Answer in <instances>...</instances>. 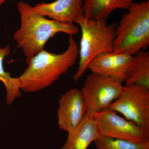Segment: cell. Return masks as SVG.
I'll list each match as a JSON object with an SVG mask.
<instances>
[{
	"label": "cell",
	"mask_w": 149,
	"mask_h": 149,
	"mask_svg": "<svg viewBox=\"0 0 149 149\" xmlns=\"http://www.w3.org/2000/svg\"><path fill=\"white\" fill-rule=\"evenodd\" d=\"M68 43L63 53L57 54L44 49L26 59L28 67L18 77L21 91L27 93L42 91L58 80L75 64L79 55L78 46L72 36H70Z\"/></svg>",
	"instance_id": "6da1fadb"
},
{
	"label": "cell",
	"mask_w": 149,
	"mask_h": 149,
	"mask_svg": "<svg viewBox=\"0 0 149 149\" xmlns=\"http://www.w3.org/2000/svg\"><path fill=\"white\" fill-rule=\"evenodd\" d=\"M17 8L21 18V25L13 35L19 48H22L26 59L44 49L49 39L59 32L69 36L76 35L79 29L73 24L48 19L33 10L28 3L21 1Z\"/></svg>",
	"instance_id": "7a4b0ae2"
},
{
	"label": "cell",
	"mask_w": 149,
	"mask_h": 149,
	"mask_svg": "<svg viewBox=\"0 0 149 149\" xmlns=\"http://www.w3.org/2000/svg\"><path fill=\"white\" fill-rule=\"evenodd\" d=\"M116 29L113 52L134 56L149 46V1L133 2Z\"/></svg>",
	"instance_id": "3957f363"
},
{
	"label": "cell",
	"mask_w": 149,
	"mask_h": 149,
	"mask_svg": "<svg viewBox=\"0 0 149 149\" xmlns=\"http://www.w3.org/2000/svg\"><path fill=\"white\" fill-rule=\"evenodd\" d=\"M75 23L80 26L81 38L79 50L78 67L73 79L79 80L88 70L89 63L96 56L104 52H113L116 24H108L107 19H90L85 16Z\"/></svg>",
	"instance_id": "277c9868"
},
{
	"label": "cell",
	"mask_w": 149,
	"mask_h": 149,
	"mask_svg": "<svg viewBox=\"0 0 149 149\" xmlns=\"http://www.w3.org/2000/svg\"><path fill=\"white\" fill-rule=\"evenodd\" d=\"M124 86L115 77L92 73L85 79L82 90L86 108V116L93 118L94 115L108 108L122 93Z\"/></svg>",
	"instance_id": "5b68a950"
},
{
	"label": "cell",
	"mask_w": 149,
	"mask_h": 149,
	"mask_svg": "<svg viewBox=\"0 0 149 149\" xmlns=\"http://www.w3.org/2000/svg\"><path fill=\"white\" fill-rule=\"evenodd\" d=\"M120 113L149 134V89L134 85H125L120 97L108 107Z\"/></svg>",
	"instance_id": "8992f818"
},
{
	"label": "cell",
	"mask_w": 149,
	"mask_h": 149,
	"mask_svg": "<svg viewBox=\"0 0 149 149\" xmlns=\"http://www.w3.org/2000/svg\"><path fill=\"white\" fill-rule=\"evenodd\" d=\"M100 136L140 144H149V134L107 108L94 115Z\"/></svg>",
	"instance_id": "52a82bcc"
},
{
	"label": "cell",
	"mask_w": 149,
	"mask_h": 149,
	"mask_svg": "<svg viewBox=\"0 0 149 149\" xmlns=\"http://www.w3.org/2000/svg\"><path fill=\"white\" fill-rule=\"evenodd\" d=\"M87 108L81 90L71 89L62 95L58 101V124L60 129L71 132L86 116Z\"/></svg>",
	"instance_id": "ba28073f"
},
{
	"label": "cell",
	"mask_w": 149,
	"mask_h": 149,
	"mask_svg": "<svg viewBox=\"0 0 149 149\" xmlns=\"http://www.w3.org/2000/svg\"><path fill=\"white\" fill-rule=\"evenodd\" d=\"M133 57L130 54L104 52L90 61L88 69L93 73L115 77L123 83Z\"/></svg>",
	"instance_id": "9c48e42d"
},
{
	"label": "cell",
	"mask_w": 149,
	"mask_h": 149,
	"mask_svg": "<svg viewBox=\"0 0 149 149\" xmlns=\"http://www.w3.org/2000/svg\"><path fill=\"white\" fill-rule=\"evenodd\" d=\"M32 8L42 16L63 23H75L84 16L83 0H56L50 3H38Z\"/></svg>",
	"instance_id": "30bf717a"
},
{
	"label": "cell",
	"mask_w": 149,
	"mask_h": 149,
	"mask_svg": "<svg viewBox=\"0 0 149 149\" xmlns=\"http://www.w3.org/2000/svg\"><path fill=\"white\" fill-rule=\"evenodd\" d=\"M68 134L66 142L61 149H87L100 136L95 120L87 116L74 130Z\"/></svg>",
	"instance_id": "8fae6325"
},
{
	"label": "cell",
	"mask_w": 149,
	"mask_h": 149,
	"mask_svg": "<svg viewBox=\"0 0 149 149\" xmlns=\"http://www.w3.org/2000/svg\"><path fill=\"white\" fill-rule=\"evenodd\" d=\"M133 3V0H84L83 12L88 19H107L113 11L127 10Z\"/></svg>",
	"instance_id": "7c38bea8"
},
{
	"label": "cell",
	"mask_w": 149,
	"mask_h": 149,
	"mask_svg": "<svg viewBox=\"0 0 149 149\" xmlns=\"http://www.w3.org/2000/svg\"><path fill=\"white\" fill-rule=\"evenodd\" d=\"M125 85L134 84L149 89V52L142 50L133 56L126 72Z\"/></svg>",
	"instance_id": "4fadbf2b"
},
{
	"label": "cell",
	"mask_w": 149,
	"mask_h": 149,
	"mask_svg": "<svg viewBox=\"0 0 149 149\" xmlns=\"http://www.w3.org/2000/svg\"><path fill=\"white\" fill-rule=\"evenodd\" d=\"M10 54V47L8 45L3 48L0 45V80L3 83L6 91V102L8 104L11 105L21 96V93L18 77H12L9 72L5 71L3 66V60Z\"/></svg>",
	"instance_id": "5bb4252c"
},
{
	"label": "cell",
	"mask_w": 149,
	"mask_h": 149,
	"mask_svg": "<svg viewBox=\"0 0 149 149\" xmlns=\"http://www.w3.org/2000/svg\"><path fill=\"white\" fill-rule=\"evenodd\" d=\"M94 143L97 149H149V144L136 143L102 136L98 137Z\"/></svg>",
	"instance_id": "9a60e30c"
},
{
	"label": "cell",
	"mask_w": 149,
	"mask_h": 149,
	"mask_svg": "<svg viewBox=\"0 0 149 149\" xmlns=\"http://www.w3.org/2000/svg\"><path fill=\"white\" fill-rule=\"evenodd\" d=\"M7 0H0V6L3 4Z\"/></svg>",
	"instance_id": "2e32d148"
}]
</instances>
